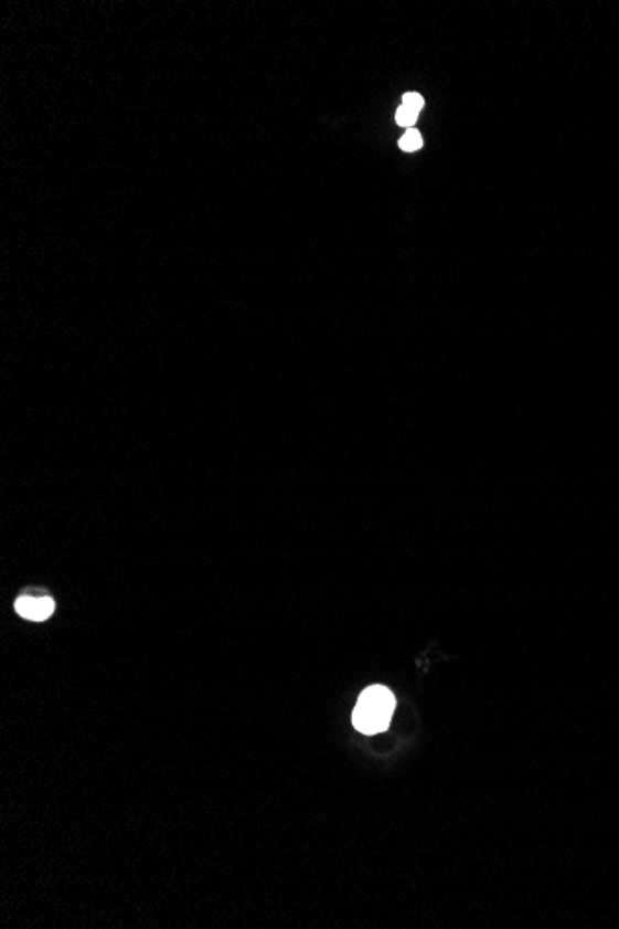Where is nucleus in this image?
Listing matches in <instances>:
<instances>
[{"label": "nucleus", "instance_id": "nucleus-1", "mask_svg": "<svg viewBox=\"0 0 619 929\" xmlns=\"http://www.w3.org/2000/svg\"><path fill=\"white\" fill-rule=\"evenodd\" d=\"M394 710L395 696L392 690L381 685L365 688L353 710L354 728L365 735L383 733L389 726Z\"/></svg>", "mask_w": 619, "mask_h": 929}, {"label": "nucleus", "instance_id": "nucleus-2", "mask_svg": "<svg viewBox=\"0 0 619 929\" xmlns=\"http://www.w3.org/2000/svg\"><path fill=\"white\" fill-rule=\"evenodd\" d=\"M15 611L26 620L32 622H43L54 612V601L49 595L43 598H34V595H23L15 601Z\"/></svg>", "mask_w": 619, "mask_h": 929}, {"label": "nucleus", "instance_id": "nucleus-3", "mask_svg": "<svg viewBox=\"0 0 619 929\" xmlns=\"http://www.w3.org/2000/svg\"><path fill=\"white\" fill-rule=\"evenodd\" d=\"M399 145L401 149L406 150V152H414V150L421 149V134L414 130V128H410V130L401 138Z\"/></svg>", "mask_w": 619, "mask_h": 929}, {"label": "nucleus", "instance_id": "nucleus-4", "mask_svg": "<svg viewBox=\"0 0 619 929\" xmlns=\"http://www.w3.org/2000/svg\"><path fill=\"white\" fill-rule=\"evenodd\" d=\"M417 114L419 112L412 110L408 106H401L399 110H397V123L403 125V127H412L416 123Z\"/></svg>", "mask_w": 619, "mask_h": 929}, {"label": "nucleus", "instance_id": "nucleus-5", "mask_svg": "<svg viewBox=\"0 0 619 929\" xmlns=\"http://www.w3.org/2000/svg\"><path fill=\"white\" fill-rule=\"evenodd\" d=\"M423 97L421 95H417V93H406L405 98H403V106H408L412 110L419 112L423 108Z\"/></svg>", "mask_w": 619, "mask_h": 929}]
</instances>
